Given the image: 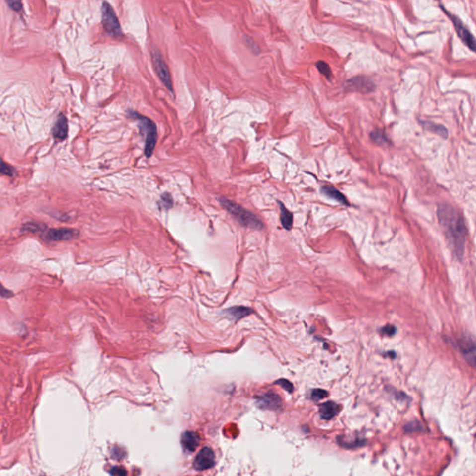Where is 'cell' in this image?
I'll return each instance as SVG.
<instances>
[{
	"instance_id": "cell-27",
	"label": "cell",
	"mask_w": 476,
	"mask_h": 476,
	"mask_svg": "<svg viewBox=\"0 0 476 476\" xmlns=\"http://www.w3.org/2000/svg\"><path fill=\"white\" fill-rule=\"evenodd\" d=\"M275 384L280 385L282 388H284L286 391H288L289 393H291V392L293 391V385H292V383H290L288 380H286V379H280V380H278L277 382H275Z\"/></svg>"
},
{
	"instance_id": "cell-22",
	"label": "cell",
	"mask_w": 476,
	"mask_h": 476,
	"mask_svg": "<svg viewBox=\"0 0 476 476\" xmlns=\"http://www.w3.org/2000/svg\"><path fill=\"white\" fill-rule=\"evenodd\" d=\"M327 396H328V394L325 390L314 389L311 392L310 397L313 401L318 402L322 399H325V397H327Z\"/></svg>"
},
{
	"instance_id": "cell-8",
	"label": "cell",
	"mask_w": 476,
	"mask_h": 476,
	"mask_svg": "<svg viewBox=\"0 0 476 476\" xmlns=\"http://www.w3.org/2000/svg\"><path fill=\"white\" fill-rule=\"evenodd\" d=\"M458 346L460 348V351L463 354L464 358L469 363L470 365L475 366L476 365V343L475 339L470 335L462 336L461 339L458 341Z\"/></svg>"
},
{
	"instance_id": "cell-6",
	"label": "cell",
	"mask_w": 476,
	"mask_h": 476,
	"mask_svg": "<svg viewBox=\"0 0 476 476\" xmlns=\"http://www.w3.org/2000/svg\"><path fill=\"white\" fill-rule=\"evenodd\" d=\"M442 9L444 10V12H445V13L449 17V19L451 20V22H452L453 25H454L455 30H456L458 36L462 39V42L464 43V45H466L471 51H476V39H475V36H473V34L470 32L468 27L462 22V20H461L459 17H457L456 15L451 14L450 12H448V11L446 10L443 7H442Z\"/></svg>"
},
{
	"instance_id": "cell-3",
	"label": "cell",
	"mask_w": 476,
	"mask_h": 476,
	"mask_svg": "<svg viewBox=\"0 0 476 476\" xmlns=\"http://www.w3.org/2000/svg\"><path fill=\"white\" fill-rule=\"evenodd\" d=\"M127 113H128V116L137 121L141 134L145 136V155L146 158L149 159L154 152L155 146L157 144V140H158L156 124L153 122L150 118L141 115L136 111L128 110Z\"/></svg>"
},
{
	"instance_id": "cell-4",
	"label": "cell",
	"mask_w": 476,
	"mask_h": 476,
	"mask_svg": "<svg viewBox=\"0 0 476 476\" xmlns=\"http://www.w3.org/2000/svg\"><path fill=\"white\" fill-rule=\"evenodd\" d=\"M101 22L106 33L112 37L116 39H122L124 37L119 20L114 8L107 2H103L101 6Z\"/></svg>"
},
{
	"instance_id": "cell-23",
	"label": "cell",
	"mask_w": 476,
	"mask_h": 476,
	"mask_svg": "<svg viewBox=\"0 0 476 476\" xmlns=\"http://www.w3.org/2000/svg\"><path fill=\"white\" fill-rule=\"evenodd\" d=\"M380 333L383 336L387 337H393L397 333V327L395 325H387L383 326V328L380 330Z\"/></svg>"
},
{
	"instance_id": "cell-13",
	"label": "cell",
	"mask_w": 476,
	"mask_h": 476,
	"mask_svg": "<svg viewBox=\"0 0 476 476\" xmlns=\"http://www.w3.org/2000/svg\"><path fill=\"white\" fill-rule=\"evenodd\" d=\"M224 313L227 317L231 319L232 321L238 322V320L250 316L254 313V311L251 308H248L245 306H235L229 309H226Z\"/></svg>"
},
{
	"instance_id": "cell-7",
	"label": "cell",
	"mask_w": 476,
	"mask_h": 476,
	"mask_svg": "<svg viewBox=\"0 0 476 476\" xmlns=\"http://www.w3.org/2000/svg\"><path fill=\"white\" fill-rule=\"evenodd\" d=\"M344 87L350 91H357L360 93L368 94L375 89V84L367 77L358 76L350 80H347Z\"/></svg>"
},
{
	"instance_id": "cell-24",
	"label": "cell",
	"mask_w": 476,
	"mask_h": 476,
	"mask_svg": "<svg viewBox=\"0 0 476 476\" xmlns=\"http://www.w3.org/2000/svg\"><path fill=\"white\" fill-rule=\"evenodd\" d=\"M0 173L11 176V175L14 174V169L11 166H8L2 159H0Z\"/></svg>"
},
{
	"instance_id": "cell-30",
	"label": "cell",
	"mask_w": 476,
	"mask_h": 476,
	"mask_svg": "<svg viewBox=\"0 0 476 476\" xmlns=\"http://www.w3.org/2000/svg\"><path fill=\"white\" fill-rule=\"evenodd\" d=\"M7 3L9 7H11L15 11L22 10V2H20V1H7Z\"/></svg>"
},
{
	"instance_id": "cell-12",
	"label": "cell",
	"mask_w": 476,
	"mask_h": 476,
	"mask_svg": "<svg viewBox=\"0 0 476 476\" xmlns=\"http://www.w3.org/2000/svg\"><path fill=\"white\" fill-rule=\"evenodd\" d=\"M67 133H68V122L66 117L63 114H61L59 115L58 118L54 124V127L52 128V135L55 139L63 141L67 137Z\"/></svg>"
},
{
	"instance_id": "cell-20",
	"label": "cell",
	"mask_w": 476,
	"mask_h": 476,
	"mask_svg": "<svg viewBox=\"0 0 476 476\" xmlns=\"http://www.w3.org/2000/svg\"><path fill=\"white\" fill-rule=\"evenodd\" d=\"M316 66H317L318 71L321 73L323 76H325L327 79H331L332 71L329 65L325 63L324 61H318L317 63L316 64Z\"/></svg>"
},
{
	"instance_id": "cell-15",
	"label": "cell",
	"mask_w": 476,
	"mask_h": 476,
	"mask_svg": "<svg viewBox=\"0 0 476 476\" xmlns=\"http://www.w3.org/2000/svg\"><path fill=\"white\" fill-rule=\"evenodd\" d=\"M181 445L188 451H195L199 445V436L195 432H185L181 435Z\"/></svg>"
},
{
	"instance_id": "cell-1",
	"label": "cell",
	"mask_w": 476,
	"mask_h": 476,
	"mask_svg": "<svg viewBox=\"0 0 476 476\" xmlns=\"http://www.w3.org/2000/svg\"><path fill=\"white\" fill-rule=\"evenodd\" d=\"M438 220L447 243L458 260H462L466 240V225L462 214L449 204L438 207Z\"/></svg>"
},
{
	"instance_id": "cell-17",
	"label": "cell",
	"mask_w": 476,
	"mask_h": 476,
	"mask_svg": "<svg viewBox=\"0 0 476 476\" xmlns=\"http://www.w3.org/2000/svg\"><path fill=\"white\" fill-rule=\"evenodd\" d=\"M421 124H422L424 130L435 133V134L441 136L443 139L448 138V130L443 125L432 122V121H423V122H421Z\"/></svg>"
},
{
	"instance_id": "cell-2",
	"label": "cell",
	"mask_w": 476,
	"mask_h": 476,
	"mask_svg": "<svg viewBox=\"0 0 476 476\" xmlns=\"http://www.w3.org/2000/svg\"><path fill=\"white\" fill-rule=\"evenodd\" d=\"M219 202L227 211H229L233 216L237 219L239 224L247 228L254 230H261L264 226L260 218L255 215L251 211L245 209L238 203L234 202L230 199H227L224 196L219 197Z\"/></svg>"
},
{
	"instance_id": "cell-16",
	"label": "cell",
	"mask_w": 476,
	"mask_h": 476,
	"mask_svg": "<svg viewBox=\"0 0 476 476\" xmlns=\"http://www.w3.org/2000/svg\"><path fill=\"white\" fill-rule=\"evenodd\" d=\"M321 192L323 195H325V196L329 197V198H332L336 201H338L339 204L341 205H344V206H350V202L348 201V199L346 198V196L343 195L341 192H339L338 189H336L333 186H323L321 188Z\"/></svg>"
},
{
	"instance_id": "cell-11",
	"label": "cell",
	"mask_w": 476,
	"mask_h": 476,
	"mask_svg": "<svg viewBox=\"0 0 476 476\" xmlns=\"http://www.w3.org/2000/svg\"><path fill=\"white\" fill-rule=\"evenodd\" d=\"M257 405L266 410H278L282 406L281 398L274 393H267L257 398Z\"/></svg>"
},
{
	"instance_id": "cell-28",
	"label": "cell",
	"mask_w": 476,
	"mask_h": 476,
	"mask_svg": "<svg viewBox=\"0 0 476 476\" xmlns=\"http://www.w3.org/2000/svg\"><path fill=\"white\" fill-rule=\"evenodd\" d=\"M109 473L112 476H127V471L122 467H113Z\"/></svg>"
},
{
	"instance_id": "cell-9",
	"label": "cell",
	"mask_w": 476,
	"mask_h": 476,
	"mask_svg": "<svg viewBox=\"0 0 476 476\" xmlns=\"http://www.w3.org/2000/svg\"><path fill=\"white\" fill-rule=\"evenodd\" d=\"M79 231L68 228H59V229H50L47 233H44L43 238L46 241H65L71 240L79 236Z\"/></svg>"
},
{
	"instance_id": "cell-18",
	"label": "cell",
	"mask_w": 476,
	"mask_h": 476,
	"mask_svg": "<svg viewBox=\"0 0 476 476\" xmlns=\"http://www.w3.org/2000/svg\"><path fill=\"white\" fill-rule=\"evenodd\" d=\"M278 204L280 208V219H281L282 225L285 229L290 230L293 224V214L284 206L283 203L278 201Z\"/></svg>"
},
{
	"instance_id": "cell-25",
	"label": "cell",
	"mask_w": 476,
	"mask_h": 476,
	"mask_svg": "<svg viewBox=\"0 0 476 476\" xmlns=\"http://www.w3.org/2000/svg\"><path fill=\"white\" fill-rule=\"evenodd\" d=\"M404 430L408 433H413V432L423 431V427L418 421H414V422H410V423H408L407 425L405 426Z\"/></svg>"
},
{
	"instance_id": "cell-10",
	"label": "cell",
	"mask_w": 476,
	"mask_h": 476,
	"mask_svg": "<svg viewBox=\"0 0 476 476\" xmlns=\"http://www.w3.org/2000/svg\"><path fill=\"white\" fill-rule=\"evenodd\" d=\"M214 462H215L214 452L209 447H205L201 449L199 453L195 457L194 467L195 469L198 471L210 469L214 465Z\"/></svg>"
},
{
	"instance_id": "cell-19",
	"label": "cell",
	"mask_w": 476,
	"mask_h": 476,
	"mask_svg": "<svg viewBox=\"0 0 476 476\" xmlns=\"http://www.w3.org/2000/svg\"><path fill=\"white\" fill-rule=\"evenodd\" d=\"M370 139L376 145H386L390 144L389 139L383 130H376L370 132Z\"/></svg>"
},
{
	"instance_id": "cell-29",
	"label": "cell",
	"mask_w": 476,
	"mask_h": 476,
	"mask_svg": "<svg viewBox=\"0 0 476 476\" xmlns=\"http://www.w3.org/2000/svg\"><path fill=\"white\" fill-rule=\"evenodd\" d=\"M14 296V293L9 290V289H7L1 283H0V297L2 298H6V299H9L11 297Z\"/></svg>"
},
{
	"instance_id": "cell-14",
	"label": "cell",
	"mask_w": 476,
	"mask_h": 476,
	"mask_svg": "<svg viewBox=\"0 0 476 476\" xmlns=\"http://www.w3.org/2000/svg\"><path fill=\"white\" fill-rule=\"evenodd\" d=\"M339 411H340V406L332 401L324 403L319 407L320 417L325 420H329L334 417H336Z\"/></svg>"
},
{
	"instance_id": "cell-21",
	"label": "cell",
	"mask_w": 476,
	"mask_h": 476,
	"mask_svg": "<svg viewBox=\"0 0 476 476\" xmlns=\"http://www.w3.org/2000/svg\"><path fill=\"white\" fill-rule=\"evenodd\" d=\"M159 204L160 208L165 209H171L173 207V198L169 193H164L161 195V201Z\"/></svg>"
},
{
	"instance_id": "cell-26",
	"label": "cell",
	"mask_w": 476,
	"mask_h": 476,
	"mask_svg": "<svg viewBox=\"0 0 476 476\" xmlns=\"http://www.w3.org/2000/svg\"><path fill=\"white\" fill-rule=\"evenodd\" d=\"M245 41L250 51H253L254 53H260V50L258 44L256 43L250 36H245Z\"/></svg>"
},
{
	"instance_id": "cell-5",
	"label": "cell",
	"mask_w": 476,
	"mask_h": 476,
	"mask_svg": "<svg viewBox=\"0 0 476 476\" xmlns=\"http://www.w3.org/2000/svg\"><path fill=\"white\" fill-rule=\"evenodd\" d=\"M152 61L155 67V70L159 75V79L163 82L165 87L174 94L173 84L171 80V76L169 69L166 65L165 60L162 57L160 51L158 49H153L151 51Z\"/></svg>"
}]
</instances>
